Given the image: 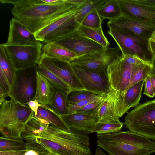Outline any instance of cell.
I'll return each mask as SVG.
<instances>
[{"mask_svg": "<svg viewBox=\"0 0 155 155\" xmlns=\"http://www.w3.org/2000/svg\"><path fill=\"white\" fill-rule=\"evenodd\" d=\"M2 3L13 5L14 18L34 34L59 18L80 5L77 0H62L48 4L42 0H1Z\"/></svg>", "mask_w": 155, "mask_h": 155, "instance_id": "obj_1", "label": "cell"}, {"mask_svg": "<svg viewBox=\"0 0 155 155\" xmlns=\"http://www.w3.org/2000/svg\"><path fill=\"white\" fill-rule=\"evenodd\" d=\"M89 140L88 134L84 132L51 124L36 139L37 143L58 155H93Z\"/></svg>", "mask_w": 155, "mask_h": 155, "instance_id": "obj_2", "label": "cell"}, {"mask_svg": "<svg viewBox=\"0 0 155 155\" xmlns=\"http://www.w3.org/2000/svg\"><path fill=\"white\" fill-rule=\"evenodd\" d=\"M97 143L110 155H150L155 152V142L130 131L97 134Z\"/></svg>", "mask_w": 155, "mask_h": 155, "instance_id": "obj_3", "label": "cell"}, {"mask_svg": "<svg viewBox=\"0 0 155 155\" xmlns=\"http://www.w3.org/2000/svg\"><path fill=\"white\" fill-rule=\"evenodd\" d=\"M0 131L7 138H21L25 125L33 111L27 104L6 99L0 104Z\"/></svg>", "mask_w": 155, "mask_h": 155, "instance_id": "obj_4", "label": "cell"}, {"mask_svg": "<svg viewBox=\"0 0 155 155\" xmlns=\"http://www.w3.org/2000/svg\"><path fill=\"white\" fill-rule=\"evenodd\" d=\"M125 119L129 131L155 140V99L137 106Z\"/></svg>", "mask_w": 155, "mask_h": 155, "instance_id": "obj_5", "label": "cell"}, {"mask_svg": "<svg viewBox=\"0 0 155 155\" xmlns=\"http://www.w3.org/2000/svg\"><path fill=\"white\" fill-rule=\"evenodd\" d=\"M81 5L35 33L36 39L45 44L53 42L78 29L81 24L75 17L81 10Z\"/></svg>", "mask_w": 155, "mask_h": 155, "instance_id": "obj_6", "label": "cell"}, {"mask_svg": "<svg viewBox=\"0 0 155 155\" xmlns=\"http://www.w3.org/2000/svg\"><path fill=\"white\" fill-rule=\"evenodd\" d=\"M38 65L16 70L9 97L10 99L22 104H27L34 100L36 90Z\"/></svg>", "mask_w": 155, "mask_h": 155, "instance_id": "obj_7", "label": "cell"}, {"mask_svg": "<svg viewBox=\"0 0 155 155\" xmlns=\"http://www.w3.org/2000/svg\"><path fill=\"white\" fill-rule=\"evenodd\" d=\"M107 31L115 41L122 54L136 56L152 62L147 45L148 39H143L130 35L120 30L109 28Z\"/></svg>", "mask_w": 155, "mask_h": 155, "instance_id": "obj_8", "label": "cell"}, {"mask_svg": "<svg viewBox=\"0 0 155 155\" xmlns=\"http://www.w3.org/2000/svg\"><path fill=\"white\" fill-rule=\"evenodd\" d=\"M122 55L118 47H108L102 50L76 57L70 63L71 66L88 68L99 72L106 73L108 66L115 59Z\"/></svg>", "mask_w": 155, "mask_h": 155, "instance_id": "obj_9", "label": "cell"}, {"mask_svg": "<svg viewBox=\"0 0 155 155\" xmlns=\"http://www.w3.org/2000/svg\"><path fill=\"white\" fill-rule=\"evenodd\" d=\"M134 65L127 63L122 55L114 60L107 67L106 73L110 90L124 94L129 85Z\"/></svg>", "mask_w": 155, "mask_h": 155, "instance_id": "obj_10", "label": "cell"}, {"mask_svg": "<svg viewBox=\"0 0 155 155\" xmlns=\"http://www.w3.org/2000/svg\"><path fill=\"white\" fill-rule=\"evenodd\" d=\"M4 46L16 70L26 68L38 65L39 63L42 55L43 46L42 43L35 46Z\"/></svg>", "mask_w": 155, "mask_h": 155, "instance_id": "obj_11", "label": "cell"}, {"mask_svg": "<svg viewBox=\"0 0 155 155\" xmlns=\"http://www.w3.org/2000/svg\"><path fill=\"white\" fill-rule=\"evenodd\" d=\"M64 82L71 92L86 90L70 63L48 57L42 54L39 63Z\"/></svg>", "mask_w": 155, "mask_h": 155, "instance_id": "obj_12", "label": "cell"}, {"mask_svg": "<svg viewBox=\"0 0 155 155\" xmlns=\"http://www.w3.org/2000/svg\"><path fill=\"white\" fill-rule=\"evenodd\" d=\"M71 66L86 90L101 96L107 95L110 89L107 73L99 72L81 67Z\"/></svg>", "mask_w": 155, "mask_h": 155, "instance_id": "obj_13", "label": "cell"}, {"mask_svg": "<svg viewBox=\"0 0 155 155\" xmlns=\"http://www.w3.org/2000/svg\"><path fill=\"white\" fill-rule=\"evenodd\" d=\"M53 42L74 52L76 57L99 51L104 48L99 44L84 36L78 29Z\"/></svg>", "mask_w": 155, "mask_h": 155, "instance_id": "obj_14", "label": "cell"}, {"mask_svg": "<svg viewBox=\"0 0 155 155\" xmlns=\"http://www.w3.org/2000/svg\"><path fill=\"white\" fill-rule=\"evenodd\" d=\"M122 15L155 28V7L141 0H117Z\"/></svg>", "mask_w": 155, "mask_h": 155, "instance_id": "obj_15", "label": "cell"}, {"mask_svg": "<svg viewBox=\"0 0 155 155\" xmlns=\"http://www.w3.org/2000/svg\"><path fill=\"white\" fill-rule=\"evenodd\" d=\"M108 28L120 30L130 35L145 39H149L155 30V28L122 15L119 17L109 20Z\"/></svg>", "mask_w": 155, "mask_h": 155, "instance_id": "obj_16", "label": "cell"}, {"mask_svg": "<svg viewBox=\"0 0 155 155\" xmlns=\"http://www.w3.org/2000/svg\"><path fill=\"white\" fill-rule=\"evenodd\" d=\"M41 44L25 25L13 17L9 21L7 40L5 43L2 44L4 46H35Z\"/></svg>", "mask_w": 155, "mask_h": 155, "instance_id": "obj_17", "label": "cell"}, {"mask_svg": "<svg viewBox=\"0 0 155 155\" xmlns=\"http://www.w3.org/2000/svg\"><path fill=\"white\" fill-rule=\"evenodd\" d=\"M6 49L0 45V93L9 97L15 81L16 71Z\"/></svg>", "mask_w": 155, "mask_h": 155, "instance_id": "obj_18", "label": "cell"}, {"mask_svg": "<svg viewBox=\"0 0 155 155\" xmlns=\"http://www.w3.org/2000/svg\"><path fill=\"white\" fill-rule=\"evenodd\" d=\"M69 129L80 130L88 134L94 132V128L98 121L95 115L77 113L60 116Z\"/></svg>", "mask_w": 155, "mask_h": 155, "instance_id": "obj_19", "label": "cell"}, {"mask_svg": "<svg viewBox=\"0 0 155 155\" xmlns=\"http://www.w3.org/2000/svg\"><path fill=\"white\" fill-rule=\"evenodd\" d=\"M120 92L110 90L95 113L98 119V123L118 121L117 100Z\"/></svg>", "mask_w": 155, "mask_h": 155, "instance_id": "obj_20", "label": "cell"}, {"mask_svg": "<svg viewBox=\"0 0 155 155\" xmlns=\"http://www.w3.org/2000/svg\"><path fill=\"white\" fill-rule=\"evenodd\" d=\"M145 80L141 81L129 87L123 94L120 93L118 97V115L119 117L127 113L129 109L139 104Z\"/></svg>", "mask_w": 155, "mask_h": 155, "instance_id": "obj_21", "label": "cell"}, {"mask_svg": "<svg viewBox=\"0 0 155 155\" xmlns=\"http://www.w3.org/2000/svg\"><path fill=\"white\" fill-rule=\"evenodd\" d=\"M50 124L45 120L36 117L33 112L25 125L21 138L27 143L36 142L37 137L46 130Z\"/></svg>", "mask_w": 155, "mask_h": 155, "instance_id": "obj_22", "label": "cell"}, {"mask_svg": "<svg viewBox=\"0 0 155 155\" xmlns=\"http://www.w3.org/2000/svg\"><path fill=\"white\" fill-rule=\"evenodd\" d=\"M57 88L46 78L37 72L36 94L33 100L43 105H48Z\"/></svg>", "mask_w": 155, "mask_h": 155, "instance_id": "obj_23", "label": "cell"}, {"mask_svg": "<svg viewBox=\"0 0 155 155\" xmlns=\"http://www.w3.org/2000/svg\"><path fill=\"white\" fill-rule=\"evenodd\" d=\"M42 51V54L48 57L68 63L76 57L74 53L54 42L45 44Z\"/></svg>", "mask_w": 155, "mask_h": 155, "instance_id": "obj_24", "label": "cell"}, {"mask_svg": "<svg viewBox=\"0 0 155 155\" xmlns=\"http://www.w3.org/2000/svg\"><path fill=\"white\" fill-rule=\"evenodd\" d=\"M38 118L45 120L50 124L64 129H69L61 117L50 107L48 105L41 104L35 116Z\"/></svg>", "mask_w": 155, "mask_h": 155, "instance_id": "obj_25", "label": "cell"}, {"mask_svg": "<svg viewBox=\"0 0 155 155\" xmlns=\"http://www.w3.org/2000/svg\"><path fill=\"white\" fill-rule=\"evenodd\" d=\"M68 95L63 90L57 89L48 105L50 108L59 116L67 114L69 103Z\"/></svg>", "mask_w": 155, "mask_h": 155, "instance_id": "obj_26", "label": "cell"}, {"mask_svg": "<svg viewBox=\"0 0 155 155\" xmlns=\"http://www.w3.org/2000/svg\"><path fill=\"white\" fill-rule=\"evenodd\" d=\"M100 17L103 20H111L120 16L122 14L117 0H107L97 9Z\"/></svg>", "mask_w": 155, "mask_h": 155, "instance_id": "obj_27", "label": "cell"}, {"mask_svg": "<svg viewBox=\"0 0 155 155\" xmlns=\"http://www.w3.org/2000/svg\"><path fill=\"white\" fill-rule=\"evenodd\" d=\"M78 30L84 36L99 44L104 48L108 47L110 44L102 28L94 29L81 25Z\"/></svg>", "mask_w": 155, "mask_h": 155, "instance_id": "obj_28", "label": "cell"}, {"mask_svg": "<svg viewBox=\"0 0 155 155\" xmlns=\"http://www.w3.org/2000/svg\"><path fill=\"white\" fill-rule=\"evenodd\" d=\"M26 143L22 138L0 137V151H13L25 150Z\"/></svg>", "mask_w": 155, "mask_h": 155, "instance_id": "obj_29", "label": "cell"}, {"mask_svg": "<svg viewBox=\"0 0 155 155\" xmlns=\"http://www.w3.org/2000/svg\"><path fill=\"white\" fill-rule=\"evenodd\" d=\"M37 70L40 74L46 78L56 88L63 90L68 95L71 92L67 84L41 64H38Z\"/></svg>", "mask_w": 155, "mask_h": 155, "instance_id": "obj_30", "label": "cell"}, {"mask_svg": "<svg viewBox=\"0 0 155 155\" xmlns=\"http://www.w3.org/2000/svg\"><path fill=\"white\" fill-rule=\"evenodd\" d=\"M107 0H84L81 5V10L76 15L77 21L81 25L82 22L90 13L96 10Z\"/></svg>", "mask_w": 155, "mask_h": 155, "instance_id": "obj_31", "label": "cell"}, {"mask_svg": "<svg viewBox=\"0 0 155 155\" xmlns=\"http://www.w3.org/2000/svg\"><path fill=\"white\" fill-rule=\"evenodd\" d=\"M152 67V65L146 64L134 65L130 83L127 89L136 83L145 80L150 75Z\"/></svg>", "mask_w": 155, "mask_h": 155, "instance_id": "obj_32", "label": "cell"}, {"mask_svg": "<svg viewBox=\"0 0 155 155\" xmlns=\"http://www.w3.org/2000/svg\"><path fill=\"white\" fill-rule=\"evenodd\" d=\"M124 123L120 121L105 123H97L95 125L94 132L97 134H108L120 131Z\"/></svg>", "mask_w": 155, "mask_h": 155, "instance_id": "obj_33", "label": "cell"}, {"mask_svg": "<svg viewBox=\"0 0 155 155\" xmlns=\"http://www.w3.org/2000/svg\"><path fill=\"white\" fill-rule=\"evenodd\" d=\"M102 20L96 9L88 14L81 25L91 28L99 29L102 28Z\"/></svg>", "mask_w": 155, "mask_h": 155, "instance_id": "obj_34", "label": "cell"}, {"mask_svg": "<svg viewBox=\"0 0 155 155\" xmlns=\"http://www.w3.org/2000/svg\"><path fill=\"white\" fill-rule=\"evenodd\" d=\"M26 143L24 155H51V153L36 142Z\"/></svg>", "mask_w": 155, "mask_h": 155, "instance_id": "obj_35", "label": "cell"}, {"mask_svg": "<svg viewBox=\"0 0 155 155\" xmlns=\"http://www.w3.org/2000/svg\"><path fill=\"white\" fill-rule=\"evenodd\" d=\"M97 95L86 90L71 92L68 95V101L70 103H74Z\"/></svg>", "mask_w": 155, "mask_h": 155, "instance_id": "obj_36", "label": "cell"}, {"mask_svg": "<svg viewBox=\"0 0 155 155\" xmlns=\"http://www.w3.org/2000/svg\"><path fill=\"white\" fill-rule=\"evenodd\" d=\"M106 96H101L99 95H97L74 103H69L67 114L75 112L81 108L88 104L100 99Z\"/></svg>", "mask_w": 155, "mask_h": 155, "instance_id": "obj_37", "label": "cell"}, {"mask_svg": "<svg viewBox=\"0 0 155 155\" xmlns=\"http://www.w3.org/2000/svg\"><path fill=\"white\" fill-rule=\"evenodd\" d=\"M105 97L88 104L75 112L87 114H95Z\"/></svg>", "mask_w": 155, "mask_h": 155, "instance_id": "obj_38", "label": "cell"}, {"mask_svg": "<svg viewBox=\"0 0 155 155\" xmlns=\"http://www.w3.org/2000/svg\"><path fill=\"white\" fill-rule=\"evenodd\" d=\"M122 56L125 61L131 64H146L152 65V62L145 61L135 55L127 54Z\"/></svg>", "mask_w": 155, "mask_h": 155, "instance_id": "obj_39", "label": "cell"}, {"mask_svg": "<svg viewBox=\"0 0 155 155\" xmlns=\"http://www.w3.org/2000/svg\"><path fill=\"white\" fill-rule=\"evenodd\" d=\"M144 89L143 94L149 97L153 98L155 95L151 81L150 75L148 76L144 81Z\"/></svg>", "mask_w": 155, "mask_h": 155, "instance_id": "obj_40", "label": "cell"}, {"mask_svg": "<svg viewBox=\"0 0 155 155\" xmlns=\"http://www.w3.org/2000/svg\"><path fill=\"white\" fill-rule=\"evenodd\" d=\"M27 104L29 106L32 111L34 112L35 115H36L37 114L38 110L41 104L35 101L32 100L29 101Z\"/></svg>", "mask_w": 155, "mask_h": 155, "instance_id": "obj_41", "label": "cell"}, {"mask_svg": "<svg viewBox=\"0 0 155 155\" xmlns=\"http://www.w3.org/2000/svg\"><path fill=\"white\" fill-rule=\"evenodd\" d=\"M147 48L149 51L152 55H155V43L150 38L148 40Z\"/></svg>", "mask_w": 155, "mask_h": 155, "instance_id": "obj_42", "label": "cell"}, {"mask_svg": "<svg viewBox=\"0 0 155 155\" xmlns=\"http://www.w3.org/2000/svg\"><path fill=\"white\" fill-rule=\"evenodd\" d=\"M25 151H0V155H24Z\"/></svg>", "mask_w": 155, "mask_h": 155, "instance_id": "obj_43", "label": "cell"}, {"mask_svg": "<svg viewBox=\"0 0 155 155\" xmlns=\"http://www.w3.org/2000/svg\"><path fill=\"white\" fill-rule=\"evenodd\" d=\"M152 67L150 75L155 76V57L152 55Z\"/></svg>", "mask_w": 155, "mask_h": 155, "instance_id": "obj_44", "label": "cell"}, {"mask_svg": "<svg viewBox=\"0 0 155 155\" xmlns=\"http://www.w3.org/2000/svg\"><path fill=\"white\" fill-rule=\"evenodd\" d=\"M144 3L155 7V0H141Z\"/></svg>", "mask_w": 155, "mask_h": 155, "instance_id": "obj_45", "label": "cell"}, {"mask_svg": "<svg viewBox=\"0 0 155 155\" xmlns=\"http://www.w3.org/2000/svg\"><path fill=\"white\" fill-rule=\"evenodd\" d=\"M94 155H108L106 154H105L104 152H103V151H102V150L100 148V147H98L96 148Z\"/></svg>", "mask_w": 155, "mask_h": 155, "instance_id": "obj_46", "label": "cell"}, {"mask_svg": "<svg viewBox=\"0 0 155 155\" xmlns=\"http://www.w3.org/2000/svg\"><path fill=\"white\" fill-rule=\"evenodd\" d=\"M151 84L155 93V76L150 75Z\"/></svg>", "mask_w": 155, "mask_h": 155, "instance_id": "obj_47", "label": "cell"}, {"mask_svg": "<svg viewBox=\"0 0 155 155\" xmlns=\"http://www.w3.org/2000/svg\"><path fill=\"white\" fill-rule=\"evenodd\" d=\"M150 39L153 41V42L155 43V37H151L150 38Z\"/></svg>", "mask_w": 155, "mask_h": 155, "instance_id": "obj_48", "label": "cell"}, {"mask_svg": "<svg viewBox=\"0 0 155 155\" xmlns=\"http://www.w3.org/2000/svg\"><path fill=\"white\" fill-rule=\"evenodd\" d=\"M151 37H155V30L152 33Z\"/></svg>", "mask_w": 155, "mask_h": 155, "instance_id": "obj_49", "label": "cell"}, {"mask_svg": "<svg viewBox=\"0 0 155 155\" xmlns=\"http://www.w3.org/2000/svg\"><path fill=\"white\" fill-rule=\"evenodd\" d=\"M51 155H58L56 154H55V153H51Z\"/></svg>", "mask_w": 155, "mask_h": 155, "instance_id": "obj_50", "label": "cell"}, {"mask_svg": "<svg viewBox=\"0 0 155 155\" xmlns=\"http://www.w3.org/2000/svg\"><path fill=\"white\" fill-rule=\"evenodd\" d=\"M153 55L155 57V55Z\"/></svg>", "mask_w": 155, "mask_h": 155, "instance_id": "obj_51", "label": "cell"}]
</instances>
